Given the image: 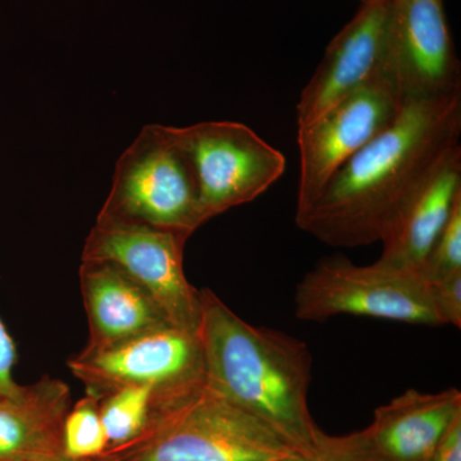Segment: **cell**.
Returning <instances> with one entry per match:
<instances>
[{"instance_id":"cell-9","label":"cell","mask_w":461,"mask_h":461,"mask_svg":"<svg viewBox=\"0 0 461 461\" xmlns=\"http://www.w3.org/2000/svg\"><path fill=\"white\" fill-rule=\"evenodd\" d=\"M67 366L87 395L98 399L124 387L171 390L205 379L198 336L175 327L151 330L108 348H84L69 357Z\"/></svg>"},{"instance_id":"cell-11","label":"cell","mask_w":461,"mask_h":461,"mask_svg":"<svg viewBox=\"0 0 461 461\" xmlns=\"http://www.w3.org/2000/svg\"><path fill=\"white\" fill-rule=\"evenodd\" d=\"M393 0L362 3L357 14L330 41L317 71L296 105L297 129L382 75H387Z\"/></svg>"},{"instance_id":"cell-2","label":"cell","mask_w":461,"mask_h":461,"mask_svg":"<svg viewBox=\"0 0 461 461\" xmlns=\"http://www.w3.org/2000/svg\"><path fill=\"white\" fill-rule=\"evenodd\" d=\"M200 297L206 384L263 421L295 453L311 451L321 429L308 406L313 369L308 346L248 323L209 288H202Z\"/></svg>"},{"instance_id":"cell-20","label":"cell","mask_w":461,"mask_h":461,"mask_svg":"<svg viewBox=\"0 0 461 461\" xmlns=\"http://www.w3.org/2000/svg\"><path fill=\"white\" fill-rule=\"evenodd\" d=\"M427 285L444 323L461 329V275Z\"/></svg>"},{"instance_id":"cell-19","label":"cell","mask_w":461,"mask_h":461,"mask_svg":"<svg viewBox=\"0 0 461 461\" xmlns=\"http://www.w3.org/2000/svg\"><path fill=\"white\" fill-rule=\"evenodd\" d=\"M277 461H371L355 446L350 436H330L320 430L308 453H291Z\"/></svg>"},{"instance_id":"cell-12","label":"cell","mask_w":461,"mask_h":461,"mask_svg":"<svg viewBox=\"0 0 461 461\" xmlns=\"http://www.w3.org/2000/svg\"><path fill=\"white\" fill-rule=\"evenodd\" d=\"M461 415V393L406 391L375 409L366 429L350 433L355 446L371 461H430L436 446Z\"/></svg>"},{"instance_id":"cell-18","label":"cell","mask_w":461,"mask_h":461,"mask_svg":"<svg viewBox=\"0 0 461 461\" xmlns=\"http://www.w3.org/2000/svg\"><path fill=\"white\" fill-rule=\"evenodd\" d=\"M456 275H461V200L455 205L450 220L420 271L426 284L447 280Z\"/></svg>"},{"instance_id":"cell-10","label":"cell","mask_w":461,"mask_h":461,"mask_svg":"<svg viewBox=\"0 0 461 461\" xmlns=\"http://www.w3.org/2000/svg\"><path fill=\"white\" fill-rule=\"evenodd\" d=\"M387 76L405 103L461 93L444 0H393Z\"/></svg>"},{"instance_id":"cell-16","label":"cell","mask_w":461,"mask_h":461,"mask_svg":"<svg viewBox=\"0 0 461 461\" xmlns=\"http://www.w3.org/2000/svg\"><path fill=\"white\" fill-rule=\"evenodd\" d=\"M156 391L153 386H131L100 397L99 411L107 435V450L140 435L147 427Z\"/></svg>"},{"instance_id":"cell-15","label":"cell","mask_w":461,"mask_h":461,"mask_svg":"<svg viewBox=\"0 0 461 461\" xmlns=\"http://www.w3.org/2000/svg\"><path fill=\"white\" fill-rule=\"evenodd\" d=\"M71 409V388L42 375L0 399V461L63 454V423Z\"/></svg>"},{"instance_id":"cell-3","label":"cell","mask_w":461,"mask_h":461,"mask_svg":"<svg viewBox=\"0 0 461 461\" xmlns=\"http://www.w3.org/2000/svg\"><path fill=\"white\" fill-rule=\"evenodd\" d=\"M293 448L204 381L157 390L147 427L102 456L112 461H277Z\"/></svg>"},{"instance_id":"cell-6","label":"cell","mask_w":461,"mask_h":461,"mask_svg":"<svg viewBox=\"0 0 461 461\" xmlns=\"http://www.w3.org/2000/svg\"><path fill=\"white\" fill-rule=\"evenodd\" d=\"M198 186L204 224L263 195L286 169V158L250 127L229 121L172 127Z\"/></svg>"},{"instance_id":"cell-8","label":"cell","mask_w":461,"mask_h":461,"mask_svg":"<svg viewBox=\"0 0 461 461\" xmlns=\"http://www.w3.org/2000/svg\"><path fill=\"white\" fill-rule=\"evenodd\" d=\"M403 104L393 80L382 75L299 129L296 214L313 204L336 172L396 120Z\"/></svg>"},{"instance_id":"cell-21","label":"cell","mask_w":461,"mask_h":461,"mask_svg":"<svg viewBox=\"0 0 461 461\" xmlns=\"http://www.w3.org/2000/svg\"><path fill=\"white\" fill-rule=\"evenodd\" d=\"M16 362V344L0 320V399L14 395L20 390L21 384H16L14 378Z\"/></svg>"},{"instance_id":"cell-24","label":"cell","mask_w":461,"mask_h":461,"mask_svg":"<svg viewBox=\"0 0 461 461\" xmlns=\"http://www.w3.org/2000/svg\"><path fill=\"white\" fill-rule=\"evenodd\" d=\"M83 461H112L105 459V457H95V459L83 460Z\"/></svg>"},{"instance_id":"cell-5","label":"cell","mask_w":461,"mask_h":461,"mask_svg":"<svg viewBox=\"0 0 461 461\" xmlns=\"http://www.w3.org/2000/svg\"><path fill=\"white\" fill-rule=\"evenodd\" d=\"M297 320L324 321L339 314L362 315L420 324L445 326L418 273L375 262L357 266L344 257L321 259L296 285Z\"/></svg>"},{"instance_id":"cell-14","label":"cell","mask_w":461,"mask_h":461,"mask_svg":"<svg viewBox=\"0 0 461 461\" xmlns=\"http://www.w3.org/2000/svg\"><path fill=\"white\" fill-rule=\"evenodd\" d=\"M80 286L89 321L85 348H108L172 327L157 303L114 264L83 260Z\"/></svg>"},{"instance_id":"cell-1","label":"cell","mask_w":461,"mask_h":461,"mask_svg":"<svg viewBox=\"0 0 461 461\" xmlns=\"http://www.w3.org/2000/svg\"><path fill=\"white\" fill-rule=\"evenodd\" d=\"M460 136L461 93L405 103L396 120L296 214L297 226L330 247L381 241L405 199Z\"/></svg>"},{"instance_id":"cell-7","label":"cell","mask_w":461,"mask_h":461,"mask_svg":"<svg viewBox=\"0 0 461 461\" xmlns=\"http://www.w3.org/2000/svg\"><path fill=\"white\" fill-rule=\"evenodd\" d=\"M187 240L148 224L98 217L85 240L83 260L114 264L157 303L172 327L198 336L202 297L185 275Z\"/></svg>"},{"instance_id":"cell-23","label":"cell","mask_w":461,"mask_h":461,"mask_svg":"<svg viewBox=\"0 0 461 461\" xmlns=\"http://www.w3.org/2000/svg\"><path fill=\"white\" fill-rule=\"evenodd\" d=\"M16 461H75L68 459L65 455H58V456H35L27 457V459L16 460ZM83 461V460H81Z\"/></svg>"},{"instance_id":"cell-25","label":"cell","mask_w":461,"mask_h":461,"mask_svg":"<svg viewBox=\"0 0 461 461\" xmlns=\"http://www.w3.org/2000/svg\"><path fill=\"white\" fill-rule=\"evenodd\" d=\"M362 3L369 2V0H360Z\"/></svg>"},{"instance_id":"cell-22","label":"cell","mask_w":461,"mask_h":461,"mask_svg":"<svg viewBox=\"0 0 461 461\" xmlns=\"http://www.w3.org/2000/svg\"><path fill=\"white\" fill-rule=\"evenodd\" d=\"M430 461H461V415L441 437Z\"/></svg>"},{"instance_id":"cell-4","label":"cell","mask_w":461,"mask_h":461,"mask_svg":"<svg viewBox=\"0 0 461 461\" xmlns=\"http://www.w3.org/2000/svg\"><path fill=\"white\" fill-rule=\"evenodd\" d=\"M98 217L148 224L187 239L204 224L195 176L172 127L148 124L123 151Z\"/></svg>"},{"instance_id":"cell-13","label":"cell","mask_w":461,"mask_h":461,"mask_svg":"<svg viewBox=\"0 0 461 461\" xmlns=\"http://www.w3.org/2000/svg\"><path fill=\"white\" fill-rule=\"evenodd\" d=\"M461 200V145H455L405 199L382 236L377 262L418 273Z\"/></svg>"},{"instance_id":"cell-17","label":"cell","mask_w":461,"mask_h":461,"mask_svg":"<svg viewBox=\"0 0 461 461\" xmlns=\"http://www.w3.org/2000/svg\"><path fill=\"white\" fill-rule=\"evenodd\" d=\"M63 454L75 461L95 459L108 448L99 399L87 395L69 409L63 423Z\"/></svg>"}]
</instances>
